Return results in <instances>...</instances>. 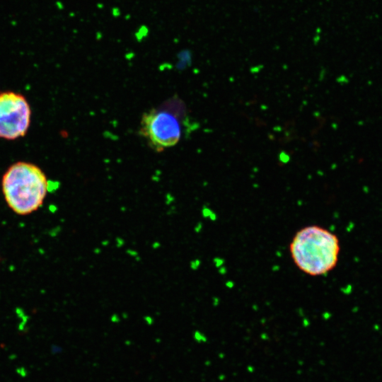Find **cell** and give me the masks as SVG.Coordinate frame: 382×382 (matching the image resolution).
Here are the masks:
<instances>
[{
	"mask_svg": "<svg viewBox=\"0 0 382 382\" xmlns=\"http://www.w3.org/2000/svg\"><path fill=\"white\" fill-rule=\"evenodd\" d=\"M337 236L318 225H309L296 232L289 243L291 257L296 267L312 277L332 271L339 260Z\"/></svg>",
	"mask_w": 382,
	"mask_h": 382,
	"instance_id": "1",
	"label": "cell"
},
{
	"mask_svg": "<svg viewBox=\"0 0 382 382\" xmlns=\"http://www.w3.org/2000/svg\"><path fill=\"white\" fill-rule=\"evenodd\" d=\"M1 190L8 207L15 214L25 216L37 211L43 204L48 182L39 166L18 161L4 173Z\"/></svg>",
	"mask_w": 382,
	"mask_h": 382,
	"instance_id": "2",
	"label": "cell"
},
{
	"mask_svg": "<svg viewBox=\"0 0 382 382\" xmlns=\"http://www.w3.org/2000/svg\"><path fill=\"white\" fill-rule=\"evenodd\" d=\"M30 120V106L23 95L13 91L0 93L1 139L15 140L24 137Z\"/></svg>",
	"mask_w": 382,
	"mask_h": 382,
	"instance_id": "3",
	"label": "cell"
},
{
	"mask_svg": "<svg viewBox=\"0 0 382 382\" xmlns=\"http://www.w3.org/2000/svg\"><path fill=\"white\" fill-rule=\"evenodd\" d=\"M140 132L156 150L161 151L179 141L181 129L175 116L152 109L143 115Z\"/></svg>",
	"mask_w": 382,
	"mask_h": 382,
	"instance_id": "4",
	"label": "cell"
},
{
	"mask_svg": "<svg viewBox=\"0 0 382 382\" xmlns=\"http://www.w3.org/2000/svg\"><path fill=\"white\" fill-rule=\"evenodd\" d=\"M125 240L121 237H117L115 239V245L117 248H122L125 245Z\"/></svg>",
	"mask_w": 382,
	"mask_h": 382,
	"instance_id": "5",
	"label": "cell"
},
{
	"mask_svg": "<svg viewBox=\"0 0 382 382\" xmlns=\"http://www.w3.org/2000/svg\"><path fill=\"white\" fill-rule=\"evenodd\" d=\"M126 253L127 255H128L130 257H137V255H139V253L137 250H134V249H131V248H128L126 250Z\"/></svg>",
	"mask_w": 382,
	"mask_h": 382,
	"instance_id": "6",
	"label": "cell"
},
{
	"mask_svg": "<svg viewBox=\"0 0 382 382\" xmlns=\"http://www.w3.org/2000/svg\"><path fill=\"white\" fill-rule=\"evenodd\" d=\"M144 320L145 321V323L147 324V325H152L154 323V319L151 316H145L144 317Z\"/></svg>",
	"mask_w": 382,
	"mask_h": 382,
	"instance_id": "7",
	"label": "cell"
},
{
	"mask_svg": "<svg viewBox=\"0 0 382 382\" xmlns=\"http://www.w3.org/2000/svg\"><path fill=\"white\" fill-rule=\"evenodd\" d=\"M110 320L112 323H117L120 322V316L117 314L114 313L110 316Z\"/></svg>",
	"mask_w": 382,
	"mask_h": 382,
	"instance_id": "8",
	"label": "cell"
},
{
	"mask_svg": "<svg viewBox=\"0 0 382 382\" xmlns=\"http://www.w3.org/2000/svg\"><path fill=\"white\" fill-rule=\"evenodd\" d=\"M199 262L198 260H196L195 261H192L190 262V268L192 270H196L199 267Z\"/></svg>",
	"mask_w": 382,
	"mask_h": 382,
	"instance_id": "9",
	"label": "cell"
},
{
	"mask_svg": "<svg viewBox=\"0 0 382 382\" xmlns=\"http://www.w3.org/2000/svg\"><path fill=\"white\" fill-rule=\"evenodd\" d=\"M151 246L155 250L158 249L161 247V243L158 241H154Z\"/></svg>",
	"mask_w": 382,
	"mask_h": 382,
	"instance_id": "10",
	"label": "cell"
},
{
	"mask_svg": "<svg viewBox=\"0 0 382 382\" xmlns=\"http://www.w3.org/2000/svg\"><path fill=\"white\" fill-rule=\"evenodd\" d=\"M109 243H110V241L108 240H106V239L102 241V242H101V245L103 246H104V247L108 246L109 245Z\"/></svg>",
	"mask_w": 382,
	"mask_h": 382,
	"instance_id": "11",
	"label": "cell"
},
{
	"mask_svg": "<svg viewBox=\"0 0 382 382\" xmlns=\"http://www.w3.org/2000/svg\"><path fill=\"white\" fill-rule=\"evenodd\" d=\"M93 253H94L96 255H99V254L101 253V249L99 248H95V249L93 250Z\"/></svg>",
	"mask_w": 382,
	"mask_h": 382,
	"instance_id": "12",
	"label": "cell"
},
{
	"mask_svg": "<svg viewBox=\"0 0 382 382\" xmlns=\"http://www.w3.org/2000/svg\"><path fill=\"white\" fill-rule=\"evenodd\" d=\"M122 317L123 318H127L128 314H127V313H122Z\"/></svg>",
	"mask_w": 382,
	"mask_h": 382,
	"instance_id": "13",
	"label": "cell"
},
{
	"mask_svg": "<svg viewBox=\"0 0 382 382\" xmlns=\"http://www.w3.org/2000/svg\"><path fill=\"white\" fill-rule=\"evenodd\" d=\"M134 258H135V260H136L137 262H139V261L141 260V257H139V255H137V256L135 257Z\"/></svg>",
	"mask_w": 382,
	"mask_h": 382,
	"instance_id": "14",
	"label": "cell"
}]
</instances>
